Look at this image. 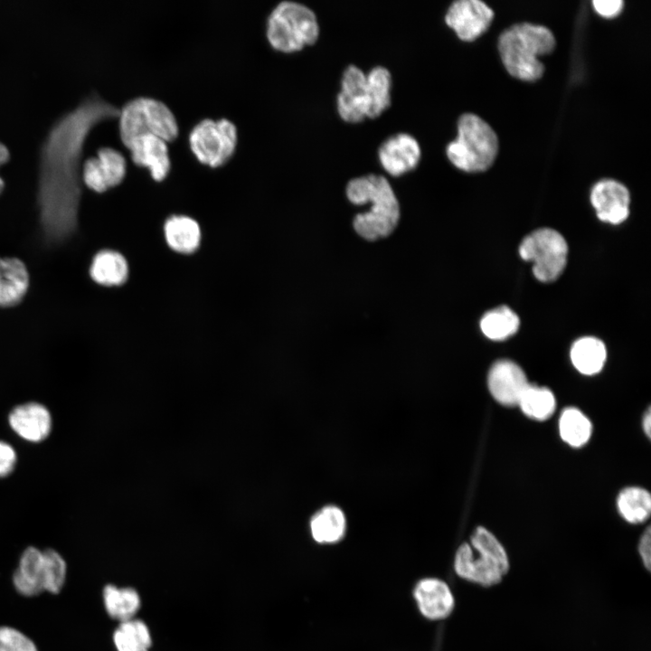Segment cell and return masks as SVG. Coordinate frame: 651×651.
I'll list each match as a JSON object with an SVG mask.
<instances>
[{
  "instance_id": "cell-22",
  "label": "cell",
  "mask_w": 651,
  "mask_h": 651,
  "mask_svg": "<svg viewBox=\"0 0 651 651\" xmlns=\"http://www.w3.org/2000/svg\"><path fill=\"white\" fill-rule=\"evenodd\" d=\"M90 276L102 286H120L127 278L128 265L121 253L111 250H100L93 258Z\"/></svg>"
},
{
  "instance_id": "cell-18",
  "label": "cell",
  "mask_w": 651,
  "mask_h": 651,
  "mask_svg": "<svg viewBox=\"0 0 651 651\" xmlns=\"http://www.w3.org/2000/svg\"><path fill=\"white\" fill-rule=\"evenodd\" d=\"M13 431L29 442H41L51 433L52 415L42 403L31 401L14 407L8 415Z\"/></svg>"
},
{
  "instance_id": "cell-28",
  "label": "cell",
  "mask_w": 651,
  "mask_h": 651,
  "mask_svg": "<svg viewBox=\"0 0 651 651\" xmlns=\"http://www.w3.org/2000/svg\"><path fill=\"white\" fill-rule=\"evenodd\" d=\"M617 505L621 516L630 524H641L648 519L651 513V496L647 490L630 486L623 489Z\"/></svg>"
},
{
  "instance_id": "cell-33",
  "label": "cell",
  "mask_w": 651,
  "mask_h": 651,
  "mask_svg": "<svg viewBox=\"0 0 651 651\" xmlns=\"http://www.w3.org/2000/svg\"><path fill=\"white\" fill-rule=\"evenodd\" d=\"M17 455L14 448L0 439V477L10 475L14 469Z\"/></svg>"
},
{
  "instance_id": "cell-29",
  "label": "cell",
  "mask_w": 651,
  "mask_h": 651,
  "mask_svg": "<svg viewBox=\"0 0 651 651\" xmlns=\"http://www.w3.org/2000/svg\"><path fill=\"white\" fill-rule=\"evenodd\" d=\"M118 651H148L152 638L145 622L138 619L122 621L113 635Z\"/></svg>"
},
{
  "instance_id": "cell-21",
  "label": "cell",
  "mask_w": 651,
  "mask_h": 651,
  "mask_svg": "<svg viewBox=\"0 0 651 651\" xmlns=\"http://www.w3.org/2000/svg\"><path fill=\"white\" fill-rule=\"evenodd\" d=\"M164 233L168 246L179 253H193L200 245L199 224L188 216L174 215L168 218L164 226Z\"/></svg>"
},
{
  "instance_id": "cell-24",
  "label": "cell",
  "mask_w": 651,
  "mask_h": 651,
  "mask_svg": "<svg viewBox=\"0 0 651 651\" xmlns=\"http://www.w3.org/2000/svg\"><path fill=\"white\" fill-rule=\"evenodd\" d=\"M392 77L388 69L375 66L366 74L367 118L380 116L391 105Z\"/></svg>"
},
{
  "instance_id": "cell-2",
  "label": "cell",
  "mask_w": 651,
  "mask_h": 651,
  "mask_svg": "<svg viewBox=\"0 0 651 651\" xmlns=\"http://www.w3.org/2000/svg\"><path fill=\"white\" fill-rule=\"evenodd\" d=\"M346 195L354 204H371L369 211L356 214L354 220V228L361 237L375 241L393 231L400 219V205L383 175L370 174L350 180Z\"/></svg>"
},
{
  "instance_id": "cell-25",
  "label": "cell",
  "mask_w": 651,
  "mask_h": 651,
  "mask_svg": "<svg viewBox=\"0 0 651 651\" xmlns=\"http://www.w3.org/2000/svg\"><path fill=\"white\" fill-rule=\"evenodd\" d=\"M311 534L320 543L338 542L345 532V518L343 511L335 505H328L316 513L310 522Z\"/></svg>"
},
{
  "instance_id": "cell-38",
  "label": "cell",
  "mask_w": 651,
  "mask_h": 651,
  "mask_svg": "<svg viewBox=\"0 0 651 651\" xmlns=\"http://www.w3.org/2000/svg\"><path fill=\"white\" fill-rule=\"evenodd\" d=\"M4 187H5V182H4V179L0 176V193L2 192Z\"/></svg>"
},
{
  "instance_id": "cell-26",
  "label": "cell",
  "mask_w": 651,
  "mask_h": 651,
  "mask_svg": "<svg viewBox=\"0 0 651 651\" xmlns=\"http://www.w3.org/2000/svg\"><path fill=\"white\" fill-rule=\"evenodd\" d=\"M103 599L108 615L120 622L131 619L140 607L139 595L132 588L108 584L103 589Z\"/></svg>"
},
{
  "instance_id": "cell-16",
  "label": "cell",
  "mask_w": 651,
  "mask_h": 651,
  "mask_svg": "<svg viewBox=\"0 0 651 651\" xmlns=\"http://www.w3.org/2000/svg\"><path fill=\"white\" fill-rule=\"evenodd\" d=\"M590 202L598 218L605 222L619 224L629 214V192L615 180H601L592 188Z\"/></svg>"
},
{
  "instance_id": "cell-32",
  "label": "cell",
  "mask_w": 651,
  "mask_h": 651,
  "mask_svg": "<svg viewBox=\"0 0 651 651\" xmlns=\"http://www.w3.org/2000/svg\"><path fill=\"white\" fill-rule=\"evenodd\" d=\"M0 651H38L35 644L16 628L0 627Z\"/></svg>"
},
{
  "instance_id": "cell-12",
  "label": "cell",
  "mask_w": 651,
  "mask_h": 651,
  "mask_svg": "<svg viewBox=\"0 0 651 651\" xmlns=\"http://www.w3.org/2000/svg\"><path fill=\"white\" fill-rule=\"evenodd\" d=\"M493 17V11L484 2L458 0L448 7L445 22L460 40L471 42L488 29Z\"/></svg>"
},
{
  "instance_id": "cell-13",
  "label": "cell",
  "mask_w": 651,
  "mask_h": 651,
  "mask_svg": "<svg viewBox=\"0 0 651 651\" xmlns=\"http://www.w3.org/2000/svg\"><path fill=\"white\" fill-rule=\"evenodd\" d=\"M367 107L366 74L351 64L342 75L341 90L336 97L337 112L344 121L357 123L367 118Z\"/></svg>"
},
{
  "instance_id": "cell-3",
  "label": "cell",
  "mask_w": 651,
  "mask_h": 651,
  "mask_svg": "<svg viewBox=\"0 0 651 651\" xmlns=\"http://www.w3.org/2000/svg\"><path fill=\"white\" fill-rule=\"evenodd\" d=\"M555 46L552 33L542 25L514 24L499 37L498 49L507 71L519 80L533 81L543 74L539 56L551 53Z\"/></svg>"
},
{
  "instance_id": "cell-30",
  "label": "cell",
  "mask_w": 651,
  "mask_h": 651,
  "mask_svg": "<svg viewBox=\"0 0 651 651\" xmlns=\"http://www.w3.org/2000/svg\"><path fill=\"white\" fill-rule=\"evenodd\" d=\"M559 430L564 442L571 447L580 448L590 439L592 425L579 409L571 407L561 412Z\"/></svg>"
},
{
  "instance_id": "cell-23",
  "label": "cell",
  "mask_w": 651,
  "mask_h": 651,
  "mask_svg": "<svg viewBox=\"0 0 651 651\" xmlns=\"http://www.w3.org/2000/svg\"><path fill=\"white\" fill-rule=\"evenodd\" d=\"M573 366L582 374L593 375L601 371L607 357L603 342L593 336L576 340L570 353Z\"/></svg>"
},
{
  "instance_id": "cell-35",
  "label": "cell",
  "mask_w": 651,
  "mask_h": 651,
  "mask_svg": "<svg viewBox=\"0 0 651 651\" xmlns=\"http://www.w3.org/2000/svg\"><path fill=\"white\" fill-rule=\"evenodd\" d=\"M638 552L642 559L644 565L647 570H650L651 564V532L650 527H647L645 533L642 534L639 544Z\"/></svg>"
},
{
  "instance_id": "cell-10",
  "label": "cell",
  "mask_w": 651,
  "mask_h": 651,
  "mask_svg": "<svg viewBox=\"0 0 651 651\" xmlns=\"http://www.w3.org/2000/svg\"><path fill=\"white\" fill-rule=\"evenodd\" d=\"M238 143L236 126L227 118H205L189 134V146L196 159L210 167H220L233 156Z\"/></svg>"
},
{
  "instance_id": "cell-14",
  "label": "cell",
  "mask_w": 651,
  "mask_h": 651,
  "mask_svg": "<svg viewBox=\"0 0 651 651\" xmlns=\"http://www.w3.org/2000/svg\"><path fill=\"white\" fill-rule=\"evenodd\" d=\"M530 383L523 369L514 362L503 359L490 368L487 385L494 399L504 406H515Z\"/></svg>"
},
{
  "instance_id": "cell-37",
  "label": "cell",
  "mask_w": 651,
  "mask_h": 651,
  "mask_svg": "<svg viewBox=\"0 0 651 651\" xmlns=\"http://www.w3.org/2000/svg\"><path fill=\"white\" fill-rule=\"evenodd\" d=\"M9 158V150L7 146L0 141V165L6 162Z\"/></svg>"
},
{
  "instance_id": "cell-15",
  "label": "cell",
  "mask_w": 651,
  "mask_h": 651,
  "mask_svg": "<svg viewBox=\"0 0 651 651\" xmlns=\"http://www.w3.org/2000/svg\"><path fill=\"white\" fill-rule=\"evenodd\" d=\"M420 156L419 142L408 133H397L389 137L378 149V158L382 168L392 176H399L414 169Z\"/></svg>"
},
{
  "instance_id": "cell-9",
  "label": "cell",
  "mask_w": 651,
  "mask_h": 651,
  "mask_svg": "<svg viewBox=\"0 0 651 651\" xmlns=\"http://www.w3.org/2000/svg\"><path fill=\"white\" fill-rule=\"evenodd\" d=\"M519 254L523 259L533 262V273L538 280L552 282L566 266L568 245L559 231L542 228L524 237Z\"/></svg>"
},
{
  "instance_id": "cell-5",
  "label": "cell",
  "mask_w": 651,
  "mask_h": 651,
  "mask_svg": "<svg viewBox=\"0 0 651 651\" xmlns=\"http://www.w3.org/2000/svg\"><path fill=\"white\" fill-rule=\"evenodd\" d=\"M498 152V139L491 127L478 116L466 113L458 121V137L446 148L449 161L465 172L489 168Z\"/></svg>"
},
{
  "instance_id": "cell-8",
  "label": "cell",
  "mask_w": 651,
  "mask_h": 651,
  "mask_svg": "<svg viewBox=\"0 0 651 651\" xmlns=\"http://www.w3.org/2000/svg\"><path fill=\"white\" fill-rule=\"evenodd\" d=\"M66 571V562L59 552L31 546L23 552L13 582L24 596L32 597L42 591L57 594L64 584Z\"/></svg>"
},
{
  "instance_id": "cell-11",
  "label": "cell",
  "mask_w": 651,
  "mask_h": 651,
  "mask_svg": "<svg viewBox=\"0 0 651 651\" xmlns=\"http://www.w3.org/2000/svg\"><path fill=\"white\" fill-rule=\"evenodd\" d=\"M126 171L124 156L112 147L102 146L98 148L97 156L84 160L82 180L89 188L102 193L120 184Z\"/></svg>"
},
{
  "instance_id": "cell-17",
  "label": "cell",
  "mask_w": 651,
  "mask_h": 651,
  "mask_svg": "<svg viewBox=\"0 0 651 651\" xmlns=\"http://www.w3.org/2000/svg\"><path fill=\"white\" fill-rule=\"evenodd\" d=\"M125 146L130 151L132 161L138 166L149 170L151 177L156 181H163L171 168L167 142L151 135H140Z\"/></svg>"
},
{
  "instance_id": "cell-31",
  "label": "cell",
  "mask_w": 651,
  "mask_h": 651,
  "mask_svg": "<svg viewBox=\"0 0 651 651\" xmlns=\"http://www.w3.org/2000/svg\"><path fill=\"white\" fill-rule=\"evenodd\" d=\"M517 405L527 417L545 420L553 414L556 401L551 390L530 383Z\"/></svg>"
},
{
  "instance_id": "cell-4",
  "label": "cell",
  "mask_w": 651,
  "mask_h": 651,
  "mask_svg": "<svg viewBox=\"0 0 651 651\" xmlns=\"http://www.w3.org/2000/svg\"><path fill=\"white\" fill-rule=\"evenodd\" d=\"M471 544H461L455 556L457 574L481 586L498 584L509 570L506 552L496 537L485 527H477Z\"/></svg>"
},
{
  "instance_id": "cell-1",
  "label": "cell",
  "mask_w": 651,
  "mask_h": 651,
  "mask_svg": "<svg viewBox=\"0 0 651 651\" xmlns=\"http://www.w3.org/2000/svg\"><path fill=\"white\" fill-rule=\"evenodd\" d=\"M119 113L120 108L92 91L55 119L41 144L36 197L41 232L48 245L63 243L77 231L84 141L97 123Z\"/></svg>"
},
{
  "instance_id": "cell-27",
  "label": "cell",
  "mask_w": 651,
  "mask_h": 651,
  "mask_svg": "<svg viewBox=\"0 0 651 651\" xmlns=\"http://www.w3.org/2000/svg\"><path fill=\"white\" fill-rule=\"evenodd\" d=\"M520 326L518 316L508 307L501 306L486 312L480 320L483 334L491 340L501 341L514 335Z\"/></svg>"
},
{
  "instance_id": "cell-34",
  "label": "cell",
  "mask_w": 651,
  "mask_h": 651,
  "mask_svg": "<svg viewBox=\"0 0 651 651\" xmlns=\"http://www.w3.org/2000/svg\"><path fill=\"white\" fill-rule=\"evenodd\" d=\"M592 4L596 12L606 18L617 16L623 8L621 0H594Z\"/></svg>"
},
{
  "instance_id": "cell-36",
  "label": "cell",
  "mask_w": 651,
  "mask_h": 651,
  "mask_svg": "<svg viewBox=\"0 0 651 651\" xmlns=\"http://www.w3.org/2000/svg\"><path fill=\"white\" fill-rule=\"evenodd\" d=\"M642 427L643 430L645 431L646 435L650 438L651 434V411L650 408H648L644 414L643 420H642Z\"/></svg>"
},
{
  "instance_id": "cell-19",
  "label": "cell",
  "mask_w": 651,
  "mask_h": 651,
  "mask_svg": "<svg viewBox=\"0 0 651 651\" xmlns=\"http://www.w3.org/2000/svg\"><path fill=\"white\" fill-rule=\"evenodd\" d=\"M414 597L421 614L429 619L445 618L454 608L450 589L438 579L420 580L414 590Z\"/></svg>"
},
{
  "instance_id": "cell-20",
  "label": "cell",
  "mask_w": 651,
  "mask_h": 651,
  "mask_svg": "<svg viewBox=\"0 0 651 651\" xmlns=\"http://www.w3.org/2000/svg\"><path fill=\"white\" fill-rule=\"evenodd\" d=\"M29 287V274L24 263L17 258H0V307L19 304Z\"/></svg>"
},
{
  "instance_id": "cell-7",
  "label": "cell",
  "mask_w": 651,
  "mask_h": 651,
  "mask_svg": "<svg viewBox=\"0 0 651 651\" xmlns=\"http://www.w3.org/2000/svg\"><path fill=\"white\" fill-rule=\"evenodd\" d=\"M118 128L124 145L145 134L156 136L166 142L179 133L177 120L162 101L148 97L130 99L120 108Z\"/></svg>"
},
{
  "instance_id": "cell-6",
  "label": "cell",
  "mask_w": 651,
  "mask_h": 651,
  "mask_svg": "<svg viewBox=\"0 0 651 651\" xmlns=\"http://www.w3.org/2000/svg\"><path fill=\"white\" fill-rule=\"evenodd\" d=\"M319 36L316 14L295 1H282L270 12L267 21V39L271 47L293 52L311 45Z\"/></svg>"
}]
</instances>
